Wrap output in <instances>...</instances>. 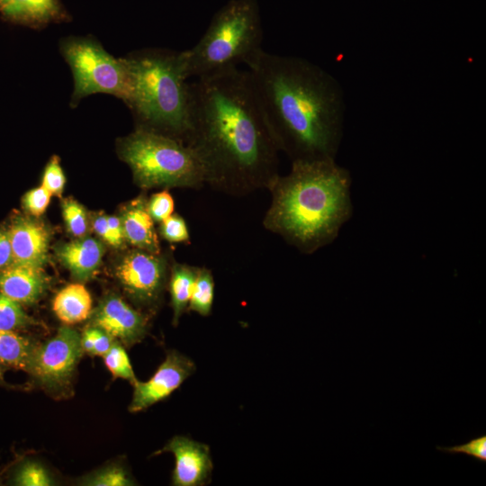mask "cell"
I'll return each instance as SVG.
<instances>
[{
	"mask_svg": "<svg viewBox=\"0 0 486 486\" xmlns=\"http://www.w3.org/2000/svg\"><path fill=\"white\" fill-rule=\"evenodd\" d=\"M107 223L110 233L109 245L113 248H120L125 240L122 224L120 217L107 216Z\"/></svg>",
	"mask_w": 486,
	"mask_h": 486,
	"instance_id": "34",
	"label": "cell"
},
{
	"mask_svg": "<svg viewBox=\"0 0 486 486\" xmlns=\"http://www.w3.org/2000/svg\"><path fill=\"white\" fill-rule=\"evenodd\" d=\"M13 482L19 486H50L54 480L47 468L36 461H25L16 469Z\"/></svg>",
	"mask_w": 486,
	"mask_h": 486,
	"instance_id": "25",
	"label": "cell"
},
{
	"mask_svg": "<svg viewBox=\"0 0 486 486\" xmlns=\"http://www.w3.org/2000/svg\"><path fill=\"white\" fill-rule=\"evenodd\" d=\"M268 187L264 228L302 254L331 244L353 215L352 177L336 159L291 162Z\"/></svg>",
	"mask_w": 486,
	"mask_h": 486,
	"instance_id": "3",
	"label": "cell"
},
{
	"mask_svg": "<svg viewBox=\"0 0 486 486\" xmlns=\"http://www.w3.org/2000/svg\"><path fill=\"white\" fill-rule=\"evenodd\" d=\"M147 201L144 195H140L122 208L120 218L124 238L135 248L160 253L158 236L148 213Z\"/></svg>",
	"mask_w": 486,
	"mask_h": 486,
	"instance_id": "15",
	"label": "cell"
},
{
	"mask_svg": "<svg viewBox=\"0 0 486 486\" xmlns=\"http://www.w3.org/2000/svg\"><path fill=\"white\" fill-rule=\"evenodd\" d=\"M10 0H0V12L5 7Z\"/></svg>",
	"mask_w": 486,
	"mask_h": 486,
	"instance_id": "37",
	"label": "cell"
},
{
	"mask_svg": "<svg viewBox=\"0 0 486 486\" xmlns=\"http://www.w3.org/2000/svg\"><path fill=\"white\" fill-rule=\"evenodd\" d=\"M35 324L22 308V304L0 292V329L13 330L24 328Z\"/></svg>",
	"mask_w": 486,
	"mask_h": 486,
	"instance_id": "23",
	"label": "cell"
},
{
	"mask_svg": "<svg viewBox=\"0 0 486 486\" xmlns=\"http://www.w3.org/2000/svg\"><path fill=\"white\" fill-rule=\"evenodd\" d=\"M6 368H4L3 365L0 364V384L1 385H5V381H4V371H5Z\"/></svg>",
	"mask_w": 486,
	"mask_h": 486,
	"instance_id": "36",
	"label": "cell"
},
{
	"mask_svg": "<svg viewBox=\"0 0 486 486\" xmlns=\"http://www.w3.org/2000/svg\"><path fill=\"white\" fill-rule=\"evenodd\" d=\"M83 353L81 335L62 326L52 338L36 345L26 373L52 396H68Z\"/></svg>",
	"mask_w": 486,
	"mask_h": 486,
	"instance_id": "8",
	"label": "cell"
},
{
	"mask_svg": "<svg viewBox=\"0 0 486 486\" xmlns=\"http://www.w3.org/2000/svg\"><path fill=\"white\" fill-rule=\"evenodd\" d=\"M56 252L73 277L86 282L94 276L101 266L104 248L100 241L85 236L59 245Z\"/></svg>",
	"mask_w": 486,
	"mask_h": 486,
	"instance_id": "16",
	"label": "cell"
},
{
	"mask_svg": "<svg viewBox=\"0 0 486 486\" xmlns=\"http://www.w3.org/2000/svg\"><path fill=\"white\" fill-rule=\"evenodd\" d=\"M52 310L64 324H76L90 317L92 298L82 284H70L57 293L52 302Z\"/></svg>",
	"mask_w": 486,
	"mask_h": 486,
	"instance_id": "18",
	"label": "cell"
},
{
	"mask_svg": "<svg viewBox=\"0 0 486 486\" xmlns=\"http://www.w3.org/2000/svg\"><path fill=\"white\" fill-rule=\"evenodd\" d=\"M174 199L167 190L154 194L147 201V208L156 222H161L174 212Z\"/></svg>",
	"mask_w": 486,
	"mask_h": 486,
	"instance_id": "29",
	"label": "cell"
},
{
	"mask_svg": "<svg viewBox=\"0 0 486 486\" xmlns=\"http://www.w3.org/2000/svg\"><path fill=\"white\" fill-rule=\"evenodd\" d=\"M93 345V356H103L116 340L104 329L88 325L83 331Z\"/></svg>",
	"mask_w": 486,
	"mask_h": 486,
	"instance_id": "32",
	"label": "cell"
},
{
	"mask_svg": "<svg viewBox=\"0 0 486 486\" xmlns=\"http://www.w3.org/2000/svg\"><path fill=\"white\" fill-rule=\"evenodd\" d=\"M104 363L115 378H122L133 384L137 380L129 356L121 342L115 340L103 356Z\"/></svg>",
	"mask_w": 486,
	"mask_h": 486,
	"instance_id": "24",
	"label": "cell"
},
{
	"mask_svg": "<svg viewBox=\"0 0 486 486\" xmlns=\"http://www.w3.org/2000/svg\"><path fill=\"white\" fill-rule=\"evenodd\" d=\"M14 264L8 230L0 228V270Z\"/></svg>",
	"mask_w": 486,
	"mask_h": 486,
	"instance_id": "33",
	"label": "cell"
},
{
	"mask_svg": "<svg viewBox=\"0 0 486 486\" xmlns=\"http://www.w3.org/2000/svg\"><path fill=\"white\" fill-rule=\"evenodd\" d=\"M66 184V177L60 166L59 158L52 156L45 166L41 186L51 194L61 195Z\"/></svg>",
	"mask_w": 486,
	"mask_h": 486,
	"instance_id": "28",
	"label": "cell"
},
{
	"mask_svg": "<svg viewBox=\"0 0 486 486\" xmlns=\"http://www.w3.org/2000/svg\"><path fill=\"white\" fill-rule=\"evenodd\" d=\"M166 452L172 453L176 460L172 472L173 485L202 486L209 483L213 465L207 445L176 436L156 454Z\"/></svg>",
	"mask_w": 486,
	"mask_h": 486,
	"instance_id": "12",
	"label": "cell"
},
{
	"mask_svg": "<svg viewBox=\"0 0 486 486\" xmlns=\"http://www.w3.org/2000/svg\"><path fill=\"white\" fill-rule=\"evenodd\" d=\"M171 266L161 252L134 248L120 258L114 274L130 299L140 306L152 307L162 296Z\"/></svg>",
	"mask_w": 486,
	"mask_h": 486,
	"instance_id": "9",
	"label": "cell"
},
{
	"mask_svg": "<svg viewBox=\"0 0 486 486\" xmlns=\"http://www.w3.org/2000/svg\"><path fill=\"white\" fill-rule=\"evenodd\" d=\"M256 0H230L212 17L192 48L181 51L186 77L210 76L247 64L262 50Z\"/></svg>",
	"mask_w": 486,
	"mask_h": 486,
	"instance_id": "5",
	"label": "cell"
},
{
	"mask_svg": "<svg viewBox=\"0 0 486 486\" xmlns=\"http://www.w3.org/2000/svg\"><path fill=\"white\" fill-rule=\"evenodd\" d=\"M0 13L9 22L30 26L67 18L60 0H10Z\"/></svg>",
	"mask_w": 486,
	"mask_h": 486,
	"instance_id": "17",
	"label": "cell"
},
{
	"mask_svg": "<svg viewBox=\"0 0 486 486\" xmlns=\"http://www.w3.org/2000/svg\"><path fill=\"white\" fill-rule=\"evenodd\" d=\"M436 448L450 454H464L472 456L481 462H486V436L472 438L464 445L451 447L437 446Z\"/></svg>",
	"mask_w": 486,
	"mask_h": 486,
	"instance_id": "31",
	"label": "cell"
},
{
	"mask_svg": "<svg viewBox=\"0 0 486 486\" xmlns=\"http://www.w3.org/2000/svg\"><path fill=\"white\" fill-rule=\"evenodd\" d=\"M159 223V233L169 243L187 244L190 242L186 221L178 213H172Z\"/></svg>",
	"mask_w": 486,
	"mask_h": 486,
	"instance_id": "27",
	"label": "cell"
},
{
	"mask_svg": "<svg viewBox=\"0 0 486 486\" xmlns=\"http://www.w3.org/2000/svg\"><path fill=\"white\" fill-rule=\"evenodd\" d=\"M246 66L279 151L291 162L336 159L346 112L339 82L303 58L263 49Z\"/></svg>",
	"mask_w": 486,
	"mask_h": 486,
	"instance_id": "2",
	"label": "cell"
},
{
	"mask_svg": "<svg viewBox=\"0 0 486 486\" xmlns=\"http://www.w3.org/2000/svg\"><path fill=\"white\" fill-rule=\"evenodd\" d=\"M187 145L213 190L244 196L268 189L279 174V149L248 70L238 68L190 82Z\"/></svg>",
	"mask_w": 486,
	"mask_h": 486,
	"instance_id": "1",
	"label": "cell"
},
{
	"mask_svg": "<svg viewBox=\"0 0 486 486\" xmlns=\"http://www.w3.org/2000/svg\"><path fill=\"white\" fill-rule=\"evenodd\" d=\"M129 80L125 103L137 126L187 144L191 130L190 82L181 51L148 49L123 58Z\"/></svg>",
	"mask_w": 486,
	"mask_h": 486,
	"instance_id": "4",
	"label": "cell"
},
{
	"mask_svg": "<svg viewBox=\"0 0 486 486\" xmlns=\"http://www.w3.org/2000/svg\"><path fill=\"white\" fill-rule=\"evenodd\" d=\"M48 286L42 266L13 264L0 270V292L20 304L35 303Z\"/></svg>",
	"mask_w": 486,
	"mask_h": 486,
	"instance_id": "14",
	"label": "cell"
},
{
	"mask_svg": "<svg viewBox=\"0 0 486 486\" xmlns=\"http://www.w3.org/2000/svg\"><path fill=\"white\" fill-rule=\"evenodd\" d=\"M51 194L41 185L28 191L22 197L23 209L31 215H41L49 206Z\"/></svg>",
	"mask_w": 486,
	"mask_h": 486,
	"instance_id": "30",
	"label": "cell"
},
{
	"mask_svg": "<svg viewBox=\"0 0 486 486\" xmlns=\"http://www.w3.org/2000/svg\"><path fill=\"white\" fill-rule=\"evenodd\" d=\"M36 345L15 331L0 329V364L26 372Z\"/></svg>",
	"mask_w": 486,
	"mask_h": 486,
	"instance_id": "20",
	"label": "cell"
},
{
	"mask_svg": "<svg viewBox=\"0 0 486 486\" xmlns=\"http://www.w3.org/2000/svg\"><path fill=\"white\" fill-rule=\"evenodd\" d=\"M148 324L146 315L115 293L105 295L90 315V325L104 329L126 346L144 338Z\"/></svg>",
	"mask_w": 486,
	"mask_h": 486,
	"instance_id": "11",
	"label": "cell"
},
{
	"mask_svg": "<svg viewBox=\"0 0 486 486\" xmlns=\"http://www.w3.org/2000/svg\"><path fill=\"white\" fill-rule=\"evenodd\" d=\"M214 299V279L212 271L200 267L194 280L187 310L201 316L211 314Z\"/></svg>",
	"mask_w": 486,
	"mask_h": 486,
	"instance_id": "21",
	"label": "cell"
},
{
	"mask_svg": "<svg viewBox=\"0 0 486 486\" xmlns=\"http://www.w3.org/2000/svg\"><path fill=\"white\" fill-rule=\"evenodd\" d=\"M199 266L173 263L169 273V293L173 310V324L177 325L181 316L187 310L192 289Z\"/></svg>",
	"mask_w": 486,
	"mask_h": 486,
	"instance_id": "19",
	"label": "cell"
},
{
	"mask_svg": "<svg viewBox=\"0 0 486 486\" xmlns=\"http://www.w3.org/2000/svg\"><path fill=\"white\" fill-rule=\"evenodd\" d=\"M93 229L107 244L110 243V233L106 215H98L93 221Z\"/></svg>",
	"mask_w": 486,
	"mask_h": 486,
	"instance_id": "35",
	"label": "cell"
},
{
	"mask_svg": "<svg viewBox=\"0 0 486 486\" xmlns=\"http://www.w3.org/2000/svg\"><path fill=\"white\" fill-rule=\"evenodd\" d=\"M14 264L42 266L48 260L50 233L31 217L17 215L8 229Z\"/></svg>",
	"mask_w": 486,
	"mask_h": 486,
	"instance_id": "13",
	"label": "cell"
},
{
	"mask_svg": "<svg viewBox=\"0 0 486 486\" xmlns=\"http://www.w3.org/2000/svg\"><path fill=\"white\" fill-rule=\"evenodd\" d=\"M118 152L142 189H200L206 185L204 168L197 153L176 139L136 127L120 140Z\"/></svg>",
	"mask_w": 486,
	"mask_h": 486,
	"instance_id": "6",
	"label": "cell"
},
{
	"mask_svg": "<svg viewBox=\"0 0 486 486\" xmlns=\"http://www.w3.org/2000/svg\"><path fill=\"white\" fill-rule=\"evenodd\" d=\"M195 364L189 357L176 350L167 352L165 360L147 382L136 381L133 385L130 412H139L166 399L191 375Z\"/></svg>",
	"mask_w": 486,
	"mask_h": 486,
	"instance_id": "10",
	"label": "cell"
},
{
	"mask_svg": "<svg viewBox=\"0 0 486 486\" xmlns=\"http://www.w3.org/2000/svg\"><path fill=\"white\" fill-rule=\"evenodd\" d=\"M61 51L74 76L72 104L94 93L113 94L127 99L128 71L123 58H115L90 38H69Z\"/></svg>",
	"mask_w": 486,
	"mask_h": 486,
	"instance_id": "7",
	"label": "cell"
},
{
	"mask_svg": "<svg viewBox=\"0 0 486 486\" xmlns=\"http://www.w3.org/2000/svg\"><path fill=\"white\" fill-rule=\"evenodd\" d=\"M78 483L88 486H129L133 485L134 482L123 466L113 464L82 477Z\"/></svg>",
	"mask_w": 486,
	"mask_h": 486,
	"instance_id": "22",
	"label": "cell"
},
{
	"mask_svg": "<svg viewBox=\"0 0 486 486\" xmlns=\"http://www.w3.org/2000/svg\"><path fill=\"white\" fill-rule=\"evenodd\" d=\"M62 215L68 231L76 238L85 237L88 230V220L85 208L73 199L62 202Z\"/></svg>",
	"mask_w": 486,
	"mask_h": 486,
	"instance_id": "26",
	"label": "cell"
}]
</instances>
